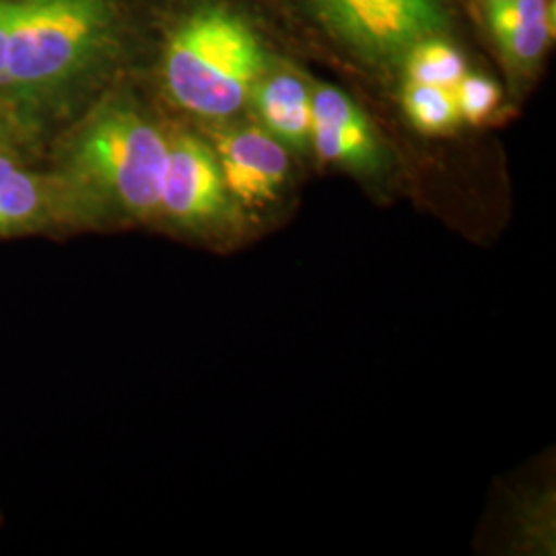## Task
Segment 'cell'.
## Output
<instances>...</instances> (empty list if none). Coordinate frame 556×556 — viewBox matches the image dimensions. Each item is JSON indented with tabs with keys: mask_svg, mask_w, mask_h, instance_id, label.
I'll return each mask as SVG.
<instances>
[{
	"mask_svg": "<svg viewBox=\"0 0 556 556\" xmlns=\"http://www.w3.org/2000/svg\"><path fill=\"white\" fill-rule=\"evenodd\" d=\"M167 130L128 91L96 101L60 140L54 186L60 225L124 229L157 223Z\"/></svg>",
	"mask_w": 556,
	"mask_h": 556,
	"instance_id": "cell-1",
	"label": "cell"
},
{
	"mask_svg": "<svg viewBox=\"0 0 556 556\" xmlns=\"http://www.w3.org/2000/svg\"><path fill=\"white\" fill-rule=\"evenodd\" d=\"M118 41L114 0H13L0 108L36 137L93 87Z\"/></svg>",
	"mask_w": 556,
	"mask_h": 556,
	"instance_id": "cell-2",
	"label": "cell"
},
{
	"mask_svg": "<svg viewBox=\"0 0 556 556\" xmlns=\"http://www.w3.org/2000/svg\"><path fill=\"white\" fill-rule=\"evenodd\" d=\"M266 73L268 59L258 34L219 4L200 7L179 21L161 64L167 98L208 122L238 116Z\"/></svg>",
	"mask_w": 556,
	"mask_h": 556,
	"instance_id": "cell-3",
	"label": "cell"
},
{
	"mask_svg": "<svg viewBox=\"0 0 556 556\" xmlns=\"http://www.w3.org/2000/svg\"><path fill=\"white\" fill-rule=\"evenodd\" d=\"M252 215L231 197L211 140L167 132L160 217L169 231L208 243H236L250 236Z\"/></svg>",
	"mask_w": 556,
	"mask_h": 556,
	"instance_id": "cell-4",
	"label": "cell"
},
{
	"mask_svg": "<svg viewBox=\"0 0 556 556\" xmlns=\"http://www.w3.org/2000/svg\"><path fill=\"white\" fill-rule=\"evenodd\" d=\"M314 17L355 56L386 66L420 40L447 29L441 0H303Z\"/></svg>",
	"mask_w": 556,
	"mask_h": 556,
	"instance_id": "cell-5",
	"label": "cell"
},
{
	"mask_svg": "<svg viewBox=\"0 0 556 556\" xmlns=\"http://www.w3.org/2000/svg\"><path fill=\"white\" fill-rule=\"evenodd\" d=\"M211 144L231 197L252 217L282 197L291 153L260 124H229L213 135Z\"/></svg>",
	"mask_w": 556,
	"mask_h": 556,
	"instance_id": "cell-6",
	"label": "cell"
},
{
	"mask_svg": "<svg viewBox=\"0 0 556 556\" xmlns=\"http://www.w3.org/2000/svg\"><path fill=\"white\" fill-rule=\"evenodd\" d=\"M312 151L324 163L358 176L386 169L388 153L371 119L344 91L312 87Z\"/></svg>",
	"mask_w": 556,
	"mask_h": 556,
	"instance_id": "cell-7",
	"label": "cell"
},
{
	"mask_svg": "<svg viewBox=\"0 0 556 556\" xmlns=\"http://www.w3.org/2000/svg\"><path fill=\"white\" fill-rule=\"evenodd\" d=\"M60 225L50 176L27 169L15 151L0 149V238L40 233Z\"/></svg>",
	"mask_w": 556,
	"mask_h": 556,
	"instance_id": "cell-8",
	"label": "cell"
},
{
	"mask_svg": "<svg viewBox=\"0 0 556 556\" xmlns=\"http://www.w3.org/2000/svg\"><path fill=\"white\" fill-rule=\"evenodd\" d=\"M250 105L260 126L291 155L312 151V89L298 75L266 73L254 87Z\"/></svg>",
	"mask_w": 556,
	"mask_h": 556,
	"instance_id": "cell-9",
	"label": "cell"
},
{
	"mask_svg": "<svg viewBox=\"0 0 556 556\" xmlns=\"http://www.w3.org/2000/svg\"><path fill=\"white\" fill-rule=\"evenodd\" d=\"M489 23L505 60L516 71H532L553 36L548 0H509L489 7Z\"/></svg>",
	"mask_w": 556,
	"mask_h": 556,
	"instance_id": "cell-10",
	"label": "cell"
},
{
	"mask_svg": "<svg viewBox=\"0 0 556 556\" xmlns=\"http://www.w3.org/2000/svg\"><path fill=\"white\" fill-rule=\"evenodd\" d=\"M402 110L410 126L427 137L452 135L462 124L454 91L447 87L406 80L402 89Z\"/></svg>",
	"mask_w": 556,
	"mask_h": 556,
	"instance_id": "cell-11",
	"label": "cell"
},
{
	"mask_svg": "<svg viewBox=\"0 0 556 556\" xmlns=\"http://www.w3.org/2000/svg\"><path fill=\"white\" fill-rule=\"evenodd\" d=\"M404 71L406 80L425 83L454 89L457 80L468 73L466 59L456 46L450 41L435 38L420 40L404 54Z\"/></svg>",
	"mask_w": 556,
	"mask_h": 556,
	"instance_id": "cell-12",
	"label": "cell"
},
{
	"mask_svg": "<svg viewBox=\"0 0 556 556\" xmlns=\"http://www.w3.org/2000/svg\"><path fill=\"white\" fill-rule=\"evenodd\" d=\"M456 98L457 114L462 122L480 126L497 112L501 105V87L486 75L466 73L452 89Z\"/></svg>",
	"mask_w": 556,
	"mask_h": 556,
	"instance_id": "cell-13",
	"label": "cell"
},
{
	"mask_svg": "<svg viewBox=\"0 0 556 556\" xmlns=\"http://www.w3.org/2000/svg\"><path fill=\"white\" fill-rule=\"evenodd\" d=\"M11 20H13V0H0V75H2L4 59H7V43H9Z\"/></svg>",
	"mask_w": 556,
	"mask_h": 556,
	"instance_id": "cell-14",
	"label": "cell"
},
{
	"mask_svg": "<svg viewBox=\"0 0 556 556\" xmlns=\"http://www.w3.org/2000/svg\"><path fill=\"white\" fill-rule=\"evenodd\" d=\"M0 139L7 140L9 144H13L17 149L21 142L29 140V137L25 135V130L21 128L15 119L11 118L7 112L0 110Z\"/></svg>",
	"mask_w": 556,
	"mask_h": 556,
	"instance_id": "cell-15",
	"label": "cell"
},
{
	"mask_svg": "<svg viewBox=\"0 0 556 556\" xmlns=\"http://www.w3.org/2000/svg\"><path fill=\"white\" fill-rule=\"evenodd\" d=\"M0 149H9V151H15V153H17V149H15L13 144H9L4 139H0Z\"/></svg>",
	"mask_w": 556,
	"mask_h": 556,
	"instance_id": "cell-16",
	"label": "cell"
},
{
	"mask_svg": "<svg viewBox=\"0 0 556 556\" xmlns=\"http://www.w3.org/2000/svg\"><path fill=\"white\" fill-rule=\"evenodd\" d=\"M501 2H509V0H486V7H491V4H501Z\"/></svg>",
	"mask_w": 556,
	"mask_h": 556,
	"instance_id": "cell-17",
	"label": "cell"
}]
</instances>
